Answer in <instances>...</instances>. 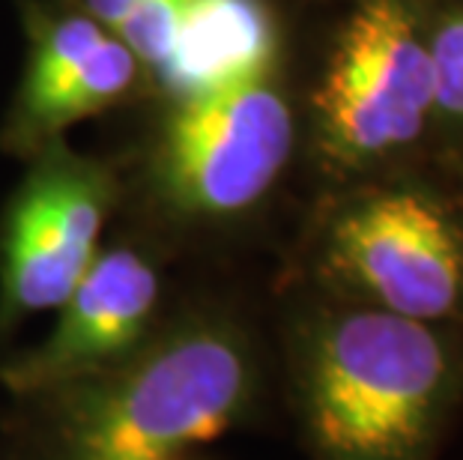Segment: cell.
<instances>
[{
  "instance_id": "cell-13",
  "label": "cell",
  "mask_w": 463,
  "mask_h": 460,
  "mask_svg": "<svg viewBox=\"0 0 463 460\" xmlns=\"http://www.w3.org/2000/svg\"><path fill=\"white\" fill-rule=\"evenodd\" d=\"M135 4L137 0H87V9H90L99 24L120 27L123 18L135 9Z\"/></svg>"
},
{
  "instance_id": "cell-11",
  "label": "cell",
  "mask_w": 463,
  "mask_h": 460,
  "mask_svg": "<svg viewBox=\"0 0 463 460\" xmlns=\"http://www.w3.org/2000/svg\"><path fill=\"white\" fill-rule=\"evenodd\" d=\"M185 6H189V0H137L132 13L117 27L120 31L117 39L129 48L137 61L159 66L165 54L171 52Z\"/></svg>"
},
{
  "instance_id": "cell-6",
  "label": "cell",
  "mask_w": 463,
  "mask_h": 460,
  "mask_svg": "<svg viewBox=\"0 0 463 460\" xmlns=\"http://www.w3.org/2000/svg\"><path fill=\"white\" fill-rule=\"evenodd\" d=\"M114 185L93 162H43L0 228V344L22 320L57 311L99 254Z\"/></svg>"
},
{
  "instance_id": "cell-3",
  "label": "cell",
  "mask_w": 463,
  "mask_h": 460,
  "mask_svg": "<svg viewBox=\"0 0 463 460\" xmlns=\"http://www.w3.org/2000/svg\"><path fill=\"white\" fill-rule=\"evenodd\" d=\"M317 272L341 302L421 323L463 320V219L421 189L362 194L329 219Z\"/></svg>"
},
{
  "instance_id": "cell-5",
  "label": "cell",
  "mask_w": 463,
  "mask_h": 460,
  "mask_svg": "<svg viewBox=\"0 0 463 460\" xmlns=\"http://www.w3.org/2000/svg\"><path fill=\"white\" fill-rule=\"evenodd\" d=\"M433 111V66L401 0H368L338 39L317 90L326 153L347 168L403 150Z\"/></svg>"
},
{
  "instance_id": "cell-12",
  "label": "cell",
  "mask_w": 463,
  "mask_h": 460,
  "mask_svg": "<svg viewBox=\"0 0 463 460\" xmlns=\"http://www.w3.org/2000/svg\"><path fill=\"white\" fill-rule=\"evenodd\" d=\"M428 52L433 66V108L463 120V13L439 27Z\"/></svg>"
},
{
  "instance_id": "cell-14",
  "label": "cell",
  "mask_w": 463,
  "mask_h": 460,
  "mask_svg": "<svg viewBox=\"0 0 463 460\" xmlns=\"http://www.w3.org/2000/svg\"><path fill=\"white\" fill-rule=\"evenodd\" d=\"M180 460H183V457H180Z\"/></svg>"
},
{
  "instance_id": "cell-2",
  "label": "cell",
  "mask_w": 463,
  "mask_h": 460,
  "mask_svg": "<svg viewBox=\"0 0 463 460\" xmlns=\"http://www.w3.org/2000/svg\"><path fill=\"white\" fill-rule=\"evenodd\" d=\"M288 407L311 460H437L463 407V341L439 323L323 305L293 329Z\"/></svg>"
},
{
  "instance_id": "cell-7",
  "label": "cell",
  "mask_w": 463,
  "mask_h": 460,
  "mask_svg": "<svg viewBox=\"0 0 463 460\" xmlns=\"http://www.w3.org/2000/svg\"><path fill=\"white\" fill-rule=\"evenodd\" d=\"M162 267L146 249H99L90 269L57 308L39 344L0 356V389L13 400L36 398L123 361L159 329Z\"/></svg>"
},
{
  "instance_id": "cell-1",
  "label": "cell",
  "mask_w": 463,
  "mask_h": 460,
  "mask_svg": "<svg viewBox=\"0 0 463 460\" xmlns=\"http://www.w3.org/2000/svg\"><path fill=\"white\" fill-rule=\"evenodd\" d=\"M258 341L228 311L167 317L123 361L45 395L13 400L18 460H180L269 413Z\"/></svg>"
},
{
  "instance_id": "cell-4",
  "label": "cell",
  "mask_w": 463,
  "mask_h": 460,
  "mask_svg": "<svg viewBox=\"0 0 463 460\" xmlns=\"http://www.w3.org/2000/svg\"><path fill=\"white\" fill-rule=\"evenodd\" d=\"M293 150V114L266 81L176 102L153 159L165 212L185 224L249 215Z\"/></svg>"
},
{
  "instance_id": "cell-10",
  "label": "cell",
  "mask_w": 463,
  "mask_h": 460,
  "mask_svg": "<svg viewBox=\"0 0 463 460\" xmlns=\"http://www.w3.org/2000/svg\"><path fill=\"white\" fill-rule=\"evenodd\" d=\"M108 33L99 22L84 15L63 18V22L52 24L43 33V39L33 48L31 66H27V78L22 87V105H31L61 87L66 78H72L87 63L99 42Z\"/></svg>"
},
{
  "instance_id": "cell-9",
  "label": "cell",
  "mask_w": 463,
  "mask_h": 460,
  "mask_svg": "<svg viewBox=\"0 0 463 460\" xmlns=\"http://www.w3.org/2000/svg\"><path fill=\"white\" fill-rule=\"evenodd\" d=\"M137 57L117 36H105L87 63L61 87L24 108V120L36 129H61L117 102L135 81Z\"/></svg>"
},
{
  "instance_id": "cell-8",
  "label": "cell",
  "mask_w": 463,
  "mask_h": 460,
  "mask_svg": "<svg viewBox=\"0 0 463 460\" xmlns=\"http://www.w3.org/2000/svg\"><path fill=\"white\" fill-rule=\"evenodd\" d=\"M275 54L272 13L263 0H189L171 52L156 66L176 102L266 81Z\"/></svg>"
}]
</instances>
